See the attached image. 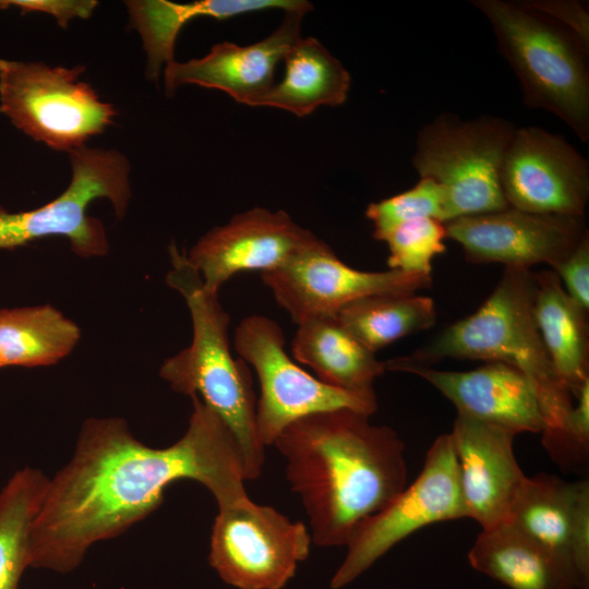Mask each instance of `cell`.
<instances>
[{
	"instance_id": "obj_5",
	"label": "cell",
	"mask_w": 589,
	"mask_h": 589,
	"mask_svg": "<svg viewBox=\"0 0 589 589\" xmlns=\"http://www.w3.org/2000/svg\"><path fill=\"white\" fill-rule=\"evenodd\" d=\"M517 76L524 104L563 120L589 140L588 47L576 33L527 1L472 0Z\"/></svg>"
},
{
	"instance_id": "obj_18",
	"label": "cell",
	"mask_w": 589,
	"mask_h": 589,
	"mask_svg": "<svg viewBox=\"0 0 589 589\" xmlns=\"http://www.w3.org/2000/svg\"><path fill=\"white\" fill-rule=\"evenodd\" d=\"M399 372L418 375L440 390L458 414L508 429L516 434L542 432L543 416L529 380L516 368L498 362L469 371L411 365Z\"/></svg>"
},
{
	"instance_id": "obj_10",
	"label": "cell",
	"mask_w": 589,
	"mask_h": 589,
	"mask_svg": "<svg viewBox=\"0 0 589 589\" xmlns=\"http://www.w3.org/2000/svg\"><path fill=\"white\" fill-rule=\"evenodd\" d=\"M465 517L468 516L452 436L441 434L428 449L413 482L352 530L346 544L347 554L330 580V588L349 585L414 531Z\"/></svg>"
},
{
	"instance_id": "obj_12",
	"label": "cell",
	"mask_w": 589,
	"mask_h": 589,
	"mask_svg": "<svg viewBox=\"0 0 589 589\" xmlns=\"http://www.w3.org/2000/svg\"><path fill=\"white\" fill-rule=\"evenodd\" d=\"M261 278L297 325L314 317L334 316L366 297L414 293L432 283L428 274L356 269L321 239L284 266L262 273Z\"/></svg>"
},
{
	"instance_id": "obj_8",
	"label": "cell",
	"mask_w": 589,
	"mask_h": 589,
	"mask_svg": "<svg viewBox=\"0 0 589 589\" xmlns=\"http://www.w3.org/2000/svg\"><path fill=\"white\" fill-rule=\"evenodd\" d=\"M71 181L56 199L37 208L10 213L0 206V250H11L46 237L69 240L81 257L101 256L109 244L100 220L87 214L97 199L110 201L122 218L131 199L130 164L116 149L86 145L69 153Z\"/></svg>"
},
{
	"instance_id": "obj_13",
	"label": "cell",
	"mask_w": 589,
	"mask_h": 589,
	"mask_svg": "<svg viewBox=\"0 0 589 589\" xmlns=\"http://www.w3.org/2000/svg\"><path fill=\"white\" fill-rule=\"evenodd\" d=\"M500 182L509 207L585 217L589 165L561 134L539 127L517 128L502 161Z\"/></svg>"
},
{
	"instance_id": "obj_33",
	"label": "cell",
	"mask_w": 589,
	"mask_h": 589,
	"mask_svg": "<svg viewBox=\"0 0 589 589\" xmlns=\"http://www.w3.org/2000/svg\"><path fill=\"white\" fill-rule=\"evenodd\" d=\"M10 7L25 13H45L56 19L57 23L67 28L70 21L88 19L98 1L95 0H8Z\"/></svg>"
},
{
	"instance_id": "obj_31",
	"label": "cell",
	"mask_w": 589,
	"mask_h": 589,
	"mask_svg": "<svg viewBox=\"0 0 589 589\" xmlns=\"http://www.w3.org/2000/svg\"><path fill=\"white\" fill-rule=\"evenodd\" d=\"M576 589H589V483L585 481L577 502L569 546Z\"/></svg>"
},
{
	"instance_id": "obj_20",
	"label": "cell",
	"mask_w": 589,
	"mask_h": 589,
	"mask_svg": "<svg viewBox=\"0 0 589 589\" xmlns=\"http://www.w3.org/2000/svg\"><path fill=\"white\" fill-rule=\"evenodd\" d=\"M130 24L141 36L147 57V76L157 81L163 67L172 62L175 43L180 29L191 20L207 16L226 20L267 9L312 11L305 0H200L176 3L166 0H130L125 2Z\"/></svg>"
},
{
	"instance_id": "obj_3",
	"label": "cell",
	"mask_w": 589,
	"mask_h": 589,
	"mask_svg": "<svg viewBox=\"0 0 589 589\" xmlns=\"http://www.w3.org/2000/svg\"><path fill=\"white\" fill-rule=\"evenodd\" d=\"M536 273L506 267L486 300L470 315L448 325L407 356L384 361L399 372L432 366L443 359L498 361L518 369L531 383L543 416L542 434L558 431L574 397L558 378L534 317Z\"/></svg>"
},
{
	"instance_id": "obj_24",
	"label": "cell",
	"mask_w": 589,
	"mask_h": 589,
	"mask_svg": "<svg viewBox=\"0 0 589 589\" xmlns=\"http://www.w3.org/2000/svg\"><path fill=\"white\" fill-rule=\"evenodd\" d=\"M80 327L50 304L0 310V368L45 366L76 346Z\"/></svg>"
},
{
	"instance_id": "obj_32",
	"label": "cell",
	"mask_w": 589,
	"mask_h": 589,
	"mask_svg": "<svg viewBox=\"0 0 589 589\" xmlns=\"http://www.w3.org/2000/svg\"><path fill=\"white\" fill-rule=\"evenodd\" d=\"M563 288L584 311L589 310V233L555 267Z\"/></svg>"
},
{
	"instance_id": "obj_16",
	"label": "cell",
	"mask_w": 589,
	"mask_h": 589,
	"mask_svg": "<svg viewBox=\"0 0 589 589\" xmlns=\"http://www.w3.org/2000/svg\"><path fill=\"white\" fill-rule=\"evenodd\" d=\"M517 434L458 414L450 432L468 518L482 529L508 521L527 476L514 454Z\"/></svg>"
},
{
	"instance_id": "obj_4",
	"label": "cell",
	"mask_w": 589,
	"mask_h": 589,
	"mask_svg": "<svg viewBox=\"0 0 589 589\" xmlns=\"http://www.w3.org/2000/svg\"><path fill=\"white\" fill-rule=\"evenodd\" d=\"M169 256L166 281L183 297L193 334L187 348L163 362L159 375L172 390L197 396L223 419L238 443L247 480H255L265 462V446L257 434V399L250 370L230 350V316L218 293L205 289L201 275L175 243Z\"/></svg>"
},
{
	"instance_id": "obj_28",
	"label": "cell",
	"mask_w": 589,
	"mask_h": 589,
	"mask_svg": "<svg viewBox=\"0 0 589 589\" xmlns=\"http://www.w3.org/2000/svg\"><path fill=\"white\" fill-rule=\"evenodd\" d=\"M444 191L430 178L405 192L368 205L365 217L373 225V238L384 241L398 226L420 218H435L444 223Z\"/></svg>"
},
{
	"instance_id": "obj_7",
	"label": "cell",
	"mask_w": 589,
	"mask_h": 589,
	"mask_svg": "<svg viewBox=\"0 0 589 589\" xmlns=\"http://www.w3.org/2000/svg\"><path fill=\"white\" fill-rule=\"evenodd\" d=\"M84 65L0 58V112L22 133L70 153L112 124L117 110L80 80Z\"/></svg>"
},
{
	"instance_id": "obj_2",
	"label": "cell",
	"mask_w": 589,
	"mask_h": 589,
	"mask_svg": "<svg viewBox=\"0 0 589 589\" xmlns=\"http://www.w3.org/2000/svg\"><path fill=\"white\" fill-rule=\"evenodd\" d=\"M369 418L350 409L320 411L292 421L273 442L318 546L346 545L361 520L407 486L404 442Z\"/></svg>"
},
{
	"instance_id": "obj_15",
	"label": "cell",
	"mask_w": 589,
	"mask_h": 589,
	"mask_svg": "<svg viewBox=\"0 0 589 589\" xmlns=\"http://www.w3.org/2000/svg\"><path fill=\"white\" fill-rule=\"evenodd\" d=\"M317 239L287 212L256 206L208 230L184 254L205 289L218 293L236 274L279 268Z\"/></svg>"
},
{
	"instance_id": "obj_27",
	"label": "cell",
	"mask_w": 589,
	"mask_h": 589,
	"mask_svg": "<svg viewBox=\"0 0 589 589\" xmlns=\"http://www.w3.org/2000/svg\"><path fill=\"white\" fill-rule=\"evenodd\" d=\"M49 479L38 469L14 472L0 491V589H17L29 567V537Z\"/></svg>"
},
{
	"instance_id": "obj_29",
	"label": "cell",
	"mask_w": 589,
	"mask_h": 589,
	"mask_svg": "<svg viewBox=\"0 0 589 589\" xmlns=\"http://www.w3.org/2000/svg\"><path fill=\"white\" fill-rule=\"evenodd\" d=\"M445 239V224L435 218L398 226L383 241L388 247V268L431 275L433 257L446 251Z\"/></svg>"
},
{
	"instance_id": "obj_11",
	"label": "cell",
	"mask_w": 589,
	"mask_h": 589,
	"mask_svg": "<svg viewBox=\"0 0 589 589\" xmlns=\"http://www.w3.org/2000/svg\"><path fill=\"white\" fill-rule=\"evenodd\" d=\"M308 527L249 497L218 508L208 563L237 589H281L310 553Z\"/></svg>"
},
{
	"instance_id": "obj_21",
	"label": "cell",
	"mask_w": 589,
	"mask_h": 589,
	"mask_svg": "<svg viewBox=\"0 0 589 589\" xmlns=\"http://www.w3.org/2000/svg\"><path fill=\"white\" fill-rule=\"evenodd\" d=\"M291 352L323 383L353 393L375 394L374 382L386 371L384 361L377 360L335 316L298 324Z\"/></svg>"
},
{
	"instance_id": "obj_6",
	"label": "cell",
	"mask_w": 589,
	"mask_h": 589,
	"mask_svg": "<svg viewBox=\"0 0 589 589\" xmlns=\"http://www.w3.org/2000/svg\"><path fill=\"white\" fill-rule=\"evenodd\" d=\"M516 129L501 117L443 112L419 130L412 165L443 189L444 223L509 207L500 170Z\"/></svg>"
},
{
	"instance_id": "obj_9",
	"label": "cell",
	"mask_w": 589,
	"mask_h": 589,
	"mask_svg": "<svg viewBox=\"0 0 589 589\" xmlns=\"http://www.w3.org/2000/svg\"><path fill=\"white\" fill-rule=\"evenodd\" d=\"M233 347L255 371L261 395L256 401V428L264 446L292 421L335 409L368 416L377 409L376 394H360L323 383L291 360L285 350L281 326L273 318L252 314L236 326Z\"/></svg>"
},
{
	"instance_id": "obj_26",
	"label": "cell",
	"mask_w": 589,
	"mask_h": 589,
	"mask_svg": "<svg viewBox=\"0 0 589 589\" xmlns=\"http://www.w3.org/2000/svg\"><path fill=\"white\" fill-rule=\"evenodd\" d=\"M372 352L432 327L437 317L432 298L414 293L378 294L357 300L334 315Z\"/></svg>"
},
{
	"instance_id": "obj_17",
	"label": "cell",
	"mask_w": 589,
	"mask_h": 589,
	"mask_svg": "<svg viewBox=\"0 0 589 589\" xmlns=\"http://www.w3.org/2000/svg\"><path fill=\"white\" fill-rule=\"evenodd\" d=\"M309 11H285L279 26L266 38L240 46L230 41L214 45L202 58L173 60L164 68L167 95L191 84L227 93L237 103L255 107L275 84V68L293 43Z\"/></svg>"
},
{
	"instance_id": "obj_22",
	"label": "cell",
	"mask_w": 589,
	"mask_h": 589,
	"mask_svg": "<svg viewBox=\"0 0 589 589\" xmlns=\"http://www.w3.org/2000/svg\"><path fill=\"white\" fill-rule=\"evenodd\" d=\"M285 73L256 103L303 118L321 106L336 107L348 97L351 76L314 37L298 38L285 55Z\"/></svg>"
},
{
	"instance_id": "obj_19",
	"label": "cell",
	"mask_w": 589,
	"mask_h": 589,
	"mask_svg": "<svg viewBox=\"0 0 589 589\" xmlns=\"http://www.w3.org/2000/svg\"><path fill=\"white\" fill-rule=\"evenodd\" d=\"M468 561L509 589H576L569 566L510 521L482 529Z\"/></svg>"
},
{
	"instance_id": "obj_25",
	"label": "cell",
	"mask_w": 589,
	"mask_h": 589,
	"mask_svg": "<svg viewBox=\"0 0 589 589\" xmlns=\"http://www.w3.org/2000/svg\"><path fill=\"white\" fill-rule=\"evenodd\" d=\"M585 481L566 482L546 473L527 477L508 520L570 569V536Z\"/></svg>"
},
{
	"instance_id": "obj_1",
	"label": "cell",
	"mask_w": 589,
	"mask_h": 589,
	"mask_svg": "<svg viewBox=\"0 0 589 589\" xmlns=\"http://www.w3.org/2000/svg\"><path fill=\"white\" fill-rule=\"evenodd\" d=\"M188 429L151 447L120 418H91L70 461L49 479L29 537V567L68 573L98 541L119 536L154 512L175 481L203 484L218 508L248 494L238 443L223 419L193 396Z\"/></svg>"
},
{
	"instance_id": "obj_34",
	"label": "cell",
	"mask_w": 589,
	"mask_h": 589,
	"mask_svg": "<svg viewBox=\"0 0 589 589\" xmlns=\"http://www.w3.org/2000/svg\"><path fill=\"white\" fill-rule=\"evenodd\" d=\"M529 5L565 25L589 44V15L577 1H527Z\"/></svg>"
},
{
	"instance_id": "obj_35",
	"label": "cell",
	"mask_w": 589,
	"mask_h": 589,
	"mask_svg": "<svg viewBox=\"0 0 589 589\" xmlns=\"http://www.w3.org/2000/svg\"><path fill=\"white\" fill-rule=\"evenodd\" d=\"M8 8H10L9 1L8 0H0V10H4V9H8Z\"/></svg>"
},
{
	"instance_id": "obj_30",
	"label": "cell",
	"mask_w": 589,
	"mask_h": 589,
	"mask_svg": "<svg viewBox=\"0 0 589 589\" xmlns=\"http://www.w3.org/2000/svg\"><path fill=\"white\" fill-rule=\"evenodd\" d=\"M568 417L556 432L542 434V443L555 462L573 467L587 462L589 453V382L574 397Z\"/></svg>"
},
{
	"instance_id": "obj_14",
	"label": "cell",
	"mask_w": 589,
	"mask_h": 589,
	"mask_svg": "<svg viewBox=\"0 0 589 589\" xmlns=\"http://www.w3.org/2000/svg\"><path fill=\"white\" fill-rule=\"evenodd\" d=\"M445 224L447 239L456 241L470 263H501L530 269L545 263L552 268L588 233L585 217L540 214L507 207Z\"/></svg>"
},
{
	"instance_id": "obj_23",
	"label": "cell",
	"mask_w": 589,
	"mask_h": 589,
	"mask_svg": "<svg viewBox=\"0 0 589 589\" xmlns=\"http://www.w3.org/2000/svg\"><path fill=\"white\" fill-rule=\"evenodd\" d=\"M536 278V323L558 378L575 397L589 382L588 312L566 293L554 271Z\"/></svg>"
}]
</instances>
